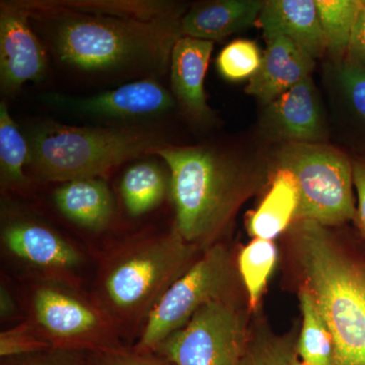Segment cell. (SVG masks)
<instances>
[{
	"label": "cell",
	"instance_id": "836d02e7",
	"mask_svg": "<svg viewBox=\"0 0 365 365\" xmlns=\"http://www.w3.org/2000/svg\"><path fill=\"white\" fill-rule=\"evenodd\" d=\"M294 365H307L304 364V362H299V360H295Z\"/></svg>",
	"mask_w": 365,
	"mask_h": 365
},
{
	"label": "cell",
	"instance_id": "5bb4252c",
	"mask_svg": "<svg viewBox=\"0 0 365 365\" xmlns=\"http://www.w3.org/2000/svg\"><path fill=\"white\" fill-rule=\"evenodd\" d=\"M212 41L182 36L177 41L170 55V86L175 100L182 112L196 123H208L212 119L204 79L212 53Z\"/></svg>",
	"mask_w": 365,
	"mask_h": 365
},
{
	"label": "cell",
	"instance_id": "484cf974",
	"mask_svg": "<svg viewBox=\"0 0 365 365\" xmlns=\"http://www.w3.org/2000/svg\"><path fill=\"white\" fill-rule=\"evenodd\" d=\"M277 261L273 241L254 239L242 249L237 258L242 282L248 292L250 309L256 311Z\"/></svg>",
	"mask_w": 365,
	"mask_h": 365
},
{
	"label": "cell",
	"instance_id": "7402d4cb",
	"mask_svg": "<svg viewBox=\"0 0 365 365\" xmlns=\"http://www.w3.org/2000/svg\"><path fill=\"white\" fill-rule=\"evenodd\" d=\"M170 187V179L155 163L132 165L125 172L121 194L125 207L132 216L143 215L160 205Z\"/></svg>",
	"mask_w": 365,
	"mask_h": 365
},
{
	"label": "cell",
	"instance_id": "e0dca14e",
	"mask_svg": "<svg viewBox=\"0 0 365 365\" xmlns=\"http://www.w3.org/2000/svg\"><path fill=\"white\" fill-rule=\"evenodd\" d=\"M264 4L260 0L200 2L182 16V36L215 42L241 32L258 23Z\"/></svg>",
	"mask_w": 365,
	"mask_h": 365
},
{
	"label": "cell",
	"instance_id": "4fadbf2b",
	"mask_svg": "<svg viewBox=\"0 0 365 365\" xmlns=\"http://www.w3.org/2000/svg\"><path fill=\"white\" fill-rule=\"evenodd\" d=\"M2 241L16 258L53 277H66L81 264L78 250L42 223L19 220L2 230Z\"/></svg>",
	"mask_w": 365,
	"mask_h": 365
},
{
	"label": "cell",
	"instance_id": "ac0fdd59",
	"mask_svg": "<svg viewBox=\"0 0 365 365\" xmlns=\"http://www.w3.org/2000/svg\"><path fill=\"white\" fill-rule=\"evenodd\" d=\"M54 201L69 220L88 230H103L114 212L111 192L101 178L63 182L55 191Z\"/></svg>",
	"mask_w": 365,
	"mask_h": 365
},
{
	"label": "cell",
	"instance_id": "1f68e13d",
	"mask_svg": "<svg viewBox=\"0 0 365 365\" xmlns=\"http://www.w3.org/2000/svg\"><path fill=\"white\" fill-rule=\"evenodd\" d=\"M347 56L365 67V0L353 26Z\"/></svg>",
	"mask_w": 365,
	"mask_h": 365
},
{
	"label": "cell",
	"instance_id": "4dcf8cb0",
	"mask_svg": "<svg viewBox=\"0 0 365 365\" xmlns=\"http://www.w3.org/2000/svg\"><path fill=\"white\" fill-rule=\"evenodd\" d=\"M353 181L356 192V215L354 222L365 241V155L352 158Z\"/></svg>",
	"mask_w": 365,
	"mask_h": 365
},
{
	"label": "cell",
	"instance_id": "3957f363",
	"mask_svg": "<svg viewBox=\"0 0 365 365\" xmlns=\"http://www.w3.org/2000/svg\"><path fill=\"white\" fill-rule=\"evenodd\" d=\"M304 287L332 335V365H365V241L341 242L328 227L294 220Z\"/></svg>",
	"mask_w": 365,
	"mask_h": 365
},
{
	"label": "cell",
	"instance_id": "30bf717a",
	"mask_svg": "<svg viewBox=\"0 0 365 365\" xmlns=\"http://www.w3.org/2000/svg\"><path fill=\"white\" fill-rule=\"evenodd\" d=\"M47 71V53L31 26L28 11L19 0H2L0 2L1 93L13 96L28 81H42Z\"/></svg>",
	"mask_w": 365,
	"mask_h": 365
},
{
	"label": "cell",
	"instance_id": "44dd1931",
	"mask_svg": "<svg viewBox=\"0 0 365 365\" xmlns=\"http://www.w3.org/2000/svg\"><path fill=\"white\" fill-rule=\"evenodd\" d=\"M56 2L72 11L148 21L182 18L187 11L186 6L182 4L165 0H56Z\"/></svg>",
	"mask_w": 365,
	"mask_h": 365
},
{
	"label": "cell",
	"instance_id": "52a82bcc",
	"mask_svg": "<svg viewBox=\"0 0 365 365\" xmlns=\"http://www.w3.org/2000/svg\"><path fill=\"white\" fill-rule=\"evenodd\" d=\"M234 284L235 270L225 247L215 244L204 250L202 256L170 287L151 312L133 347L140 351H155L206 304L232 297Z\"/></svg>",
	"mask_w": 365,
	"mask_h": 365
},
{
	"label": "cell",
	"instance_id": "cb8c5ba5",
	"mask_svg": "<svg viewBox=\"0 0 365 365\" xmlns=\"http://www.w3.org/2000/svg\"><path fill=\"white\" fill-rule=\"evenodd\" d=\"M319 21L325 36L327 52L333 63L346 58L353 26L362 0H316Z\"/></svg>",
	"mask_w": 365,
	"mask_h": 365
},
{
	"label": "cell",
	"instance_id": "ba28073f",
	"mask_svg": "<svg viewBox=\"0 0 365 365\" xmlns=\"http://www.w3.org/2000/svg\"><path fill=\"white\" fill-rule=\"evenodd\" d=\"M248 341L246 316L230 297L201 307L153 352L174 365H241Z\"/></svg>",
	"mask_w": 365,
	"mask_h": 365
},
{
	"label": "cell",
	"instance_id": "83f0119b",
	"mask_svg": "<svg viewBox=\"0 0 365 365\" xmlns=\"http://www.w3.org/2000/svg\"><path fill=\"white\" fill-rule=\"evenodd\" d=\"M297 359L292 338L261 332L249 338L241 365H294Z\"/></svg>",
	"mask_w": 365,
	"mask_h": 365
},
{
	"label": "cell",
	"instance_id": "5b68a950",
	"mask_svg": "<svg viewBox=\"0 0 365 365\" xmlns=\"http://www.w3.org/2000/svg\"><path fill=\"white\" fill-rule=\"evenodd\" d=\"M28 143V165L37 179L61 182L104 177L169 144L162 133L144 127H74L53 121L36 127Z\"/></svg>",
	"mask_w": 365,
	"mask_h": 365
},
{
	"label": "cell",
	"instance_id": "e575fe53",
	"mask_svg": "<svg viewBox=\"0 0 365 365\" xmlns=\"http://www.w3.org/2000/svg\"><path fill=\"white\" fill-rule=\"evenodd\" d=\"M68 365H83V364H68Z\"/></svg>",
	"mask_w": 365,
	"mask_h": 365
},
{
	"label": "cell",
	"instance_id": "603a6c76",
	"mask_svg": "<svg viewBox=\"0 0 365 365\" xmlns=\"http://www.w3.org/2000/svg\"><path fill=\"white\" fill-rule=\"evenodd\" d=\"M302 327L297 354L307 365H332L334 344L332 335L316 306L313 295L307 287L299 290Z\"/></svg>",
	"mask_w": 365,
	"mask_h": 365
},
{
	"label": "cell",
	"instance_id": "d6a6232c",
	"mask_svg": "<svg viewBox=\"0 0 365 365\" xmlns=\"http://www.w3.org/2000/svg\"><path fill=\"white\" fill-rule=\"evenodd\" d=\"M13 311V302L9 299V294L6 290H1V314L6 316V314H11V312Z\"/></svg>",
	"mask_w": 365,
	"mask_h": 365
},
{
	"label": "cell",
	"instance_id": "9a60e30c",
	"mask_svg": "<svg viewBox=\"0 0 365 365\" xmlns=\"http://www.w3.org/2000/svg\"><path fill=\"white\" fill-rule=\"evenodd\" d=\"M257 24L263 30L266 42L287 38L314 59L327 52L316 0H268Z\"/></svg>",
	"mask_w": 365,
	"mask_h": 365
},
{
	"label": "cell",
	"instance_id": "d4e9b609",
	"mask_svg": "<svg viewBox=\"0 0 365 365\" xmlns=\"http://www.w3.org/2000/svg\"><path fill=\"white\" fill-rule=\"evenodd\" d=\"M30 158V145L19 130L6 103H0V174L2 185L24 187L28 184L24 168Z\"/></svg>",
	"mask_w": 365,
	"mask_h": 365
},
{
	"label": "cell",
	"instance_id": "f1b7e54d",
	"mask_svg": "<svg viewBox=\"0 0 365 365\" xmlns=\"http://www.w3.org/2000/svg\"><path fill=\"white\" fill-rule=\"evenodd\" d=\"M52 349L32 322L20 324L0 335V355L2 357L31 354Z\"/></svg>",
	"mask_w": 365,
	"mask_h": 365
},
{
	"label": "cell",
	"instance_id": "4316f807",
	"mask_svg": "<svg viewBox=\"0 0 365 365\" xmlns=\"http://www.w3.org/2000/svg\"><path fill=\"white\" fill-rule=\"evenodd\" d=\"M260 49L253 41L235 40L223 48L216 60L222 78L230 81L251 78L261 66Z\"/></svg>",
	"mask_w": 365,
	"mask_h": 365
},
{
	"label": "cell",
	"instance_id": "8992f818",
	"mask_svg": "<svg viewBox=\"0 0 365 365\" xmlns=\"http://www.w3.org/2000/svg\"><path fill=\"white\" fill-rule=\"evenodd\" d=\"M275 160L277 169L289 170L297 179L299 206L295 220H312L325 227L354 222L352 158L345 153L325 143H283Z\"/></svg>",
	"mask_w": 365,
	"mask_h": 365
},
{
	"label": "cell",
	"instance_id": "d6986e66",
	"mask_svg": "<svg viewBox=\"0 0 365 365\" xmlns=\"http://www.w3.org/2000/svg\"><path fill=\"white\" fill-rule=\"evenodd\" d=\"M299 206V190L294 174L284 169L276 170L267 195L250 215V235L273 241L294 222Z\"/></svg>",
	"mask_w": 365,
	"mask_h": 365
},
{
	"label": "cell",
	"instance_id": "7c38bea8",
	"mask_svg": "<svg viewBox=\"0 0 365 365\" xmlns=\"http://www.w3.org/2000/svg\"><path fill=\"white\" fill-rule=\"evenodd\" d=\"M76 111L103 120L138 122L160 116L176 104L157 78L136 79L91 97L63 101Z\"/></svg>",
	"mask_w": 365,
	"mask_h": 365
},
{
	"label": "cell",
	"instance_id": "f546056e",
	"mask_svg": "<svg viewBox=\"0 0 365 365\" xmlns=\"http://www.w3.org/2000/svg\"><path fill=\"white\" fill-rule=\"evenodd\" d=\"M86 365H174L153 351H140L122 345L88 353Z\"/></svg>",
	"mask_w": 365,
	"mask_h": 365
},
{
	"label": "cell",
	"instance_id": "7a4b0ae2",
	"mask_svg": "<svg viewBox=\"0 0 365 365\" xmlns=\"http://www.w3.org/2000/svg\"><path fill=\"white\" fill-rule=\"evenodd\" d=\"M153 155L170 169L178 232L200 250L215 245L256 186L253 167L235 151L213 145L167 144Z\"/></svg>",
	"mask_w": 365,
	"mask_h": 365
},
{
	"label": "cell",
	"instance_id": "9c48e42d",
	"mask_svg": "<svg viewBox=\"0 0 365 365\" xmlns=\"http://www.w3.org/2000/svg\"><path fill=\"white\" fill-rule=\"evenodd\" d=\"M32 304V323L53 350L91 353L121 345L119 328L97 300L41 287L34 292Z\"/></svg>",
	"mask_w": 365,
	"mask_h": 365
},
{
	"label": "cell",
	"instance_id": "6da1fadb",
	"mask_svg": "<svg viewBox=\"0 0 365 365\" xmlns=\"http://www.w3.org/2000/svg\"><path fill=\"white\" fill-rule=\"evenodd\" d=\"M61 66L90 78H158L182 37V18L141 21L83 13L56 0H19Z\"/></svg>",
	"mask_w": 365,
	"mask_h": 365
},
{
	"label": "cell",
	"instance_id": "8fae6325",
	"mask_svg": "<svg viewBox=\"0 0 365 365\" xmlns=\"http://www.w3.org/2000/svg\"><path fill=\"white\" fill-rule=\"evenodd\" d=\"M261 127L269 138L283 143H324L325 117L312 76L266 106Z\"/></svg>",
	"mask_w": 365,
	"mask_h": 365
},
{
	"label": "cell",
	"instance_id": "ffe728a7",
	"mask_svg": "<svg viewBox=\"0 0 365 365\" xmlns=\"http://www.w3.org/2000/svg\"><path fill=\"white\" fill-rule=\"evenodd\" d=\"M334 83L355 144L365 155V67L350 57L333 63Z\"/></svg>",
	"mask_w": 365,
	"mask_h": 365
},
{
	"label": "cell",
	"instance_id": "2e32d148",
	"mask_svg": "<svg viewBox=\"0 0 365 365\" xmlns=\"http://www.w3.org/2000/svg\"><path fill=\"white\" fill-rule=\"evenodd\" d=\"M314 59L292 41L277 37L267 42L261 66L250 78L246 93L267 106L275 98L311 78Z\"/></svg>",
	"mask_w": 365,
	"mask_h": 365
},
{
	"label": "cell",
	"instance_id": "277c9868",
	"mask_svg": "<svg viewBox=\"0 0 365 365\" xmlns=\"http://www.w3.org/2000/svg\"><path fill=\"white\" fill-rule=\"evenodd\" d=\"M199 250L175 227L127 241L101 264L96 300L119 331L143 329L165 292L198 260Z\"/></svg>",
	"mask_w": 365,
	"mask_h": 365
}]
</instances>
